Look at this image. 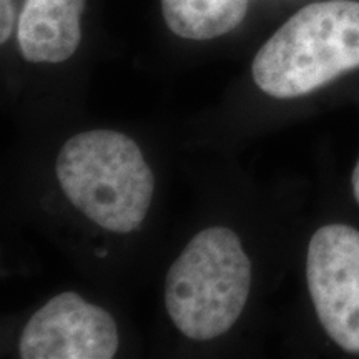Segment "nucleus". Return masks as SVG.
<instances>
[{"label": "nucleus", "mask_w": 359, "mask_h": 359, "mask_svg": "<svg viewBox=\"0 0 359 359\" xmlns=\"http://www.w3.org/2000/svg\"><path fill=\"white\" fill-rule=\"evenodd\" d=\"M165 22L182 39L210 40L236 29L248 0H161Z\"/></svg>", "instance_id": "7"}, {"label": "nucleus", "mask_w": 359, "mask_h": 359, "mask_svg": "<svg viewBox=\"0 0 359 359\" xmlns=\"http://www.w3.org/2000/svg\"><path fill=\"white\" fill-rule=\"evenodd\" d=\"M116 349L118 330L110 313L72 291L34 313L19 343L24 359H110Z\"/></svg>", "instance_id": "5"}, {"label": "nucleus", "mask_w": 359, "mask_h": 359, "mask_svg": "<svg viewBox=\"0 0 359 359\" xmlns=\"http://www.w3.org/2000/svg\"><path fill=\"white\" fill-rule=\"evenodd\" d=\"M13 29V4L12 0H2V27H0V40L7 42Z\"/></svg>", "instance_id": "8"}, {"label": "nucleus", "mask_w": 359, "mask_h": 359, "mask_svg": "<svg viewBox=\"0 0 359 359\" xmlns=\"http://www.w3.org/2000/svg\"><path fill=\"white\" fill-rule=\"evenodd\" d=\"M306 278L326 333L344 351L359 353V231L334 223L314 233Z\"/></svg>", "instance_id": "4"}, {"label": "nucleus", "mask_w": 359, "mask_h": 359, "mask_svg": "<svg viewBox=\"0 0 359 359\" xmlns=\"http://www.w3.org/2000/svg\"><path fill=\"white\" fill-rule=\"evenodd\" d=\"M359 67V2L309 4L273 34L251 67L255 83L275 98L311 93Z\"/></svg>", "instance_id": "1"}, {"label": "nucleus", "mask_w": 359, "mask_h": 359, "mask_svg": "<svg viewBox=\"0 0 359 359\" xmlns=\"http://www.w3.org/2000/svg\"><path fill=\"white\" fill-rule=\"evenodd\" d=\"M55 168L70 203L98 226L130 233L145 219L155 180L127 135L114 130L75 135L62 147Z\"/></svg>", "instance_id": "2"}, {"label": "nucleus", "mask_w": 359, "mask_h": 359, "mask_svg": "<svg viewBox=\"0 0 359 359\" xmlns=\"http://www.w3.org/2000/svg\"><path fill=\"white\" fill-rule=\"evenodd\" d=\"M353 193H354V198L359 203V161L358 165L354 167V172H353Z\"/></svg>", "instance_id": "9"}, {"label": "nucleus", "mask_w": 359, "mask_h": 359, "mask_svg": "<svg viewBox=\"0 0 359 359\" xmlns=\"http://www.w3.org/2000/svg\"><path fill=\"white\" fill-rule=\"evenodd\" d=\"M250 285L251 263L236 233L206 228L168 269L165 306L187 338L215 339L243 313Z\"/></svg>", "instance_id": "3"}, {"label": "nucleus", "mask_w": 359, "mask_h": 359, "mask_svg": "<svg viewBox=\"0 0 359 359\" xmlns=\"http://www.w3.org/2000/svg\"><path fill=\"white\" fill-rule=\"evenodd\" d=\"M85 0H25L19 20L20 53L35 64H60L77 52Z\"/></svg>", "instance_id": "6"}]
</instances>
